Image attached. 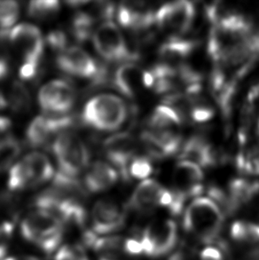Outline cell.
I'll list each match as a JSON object with an SVG mask.
<instances>
[{"label":"cell","instance_id":"1","mask_svg":"<svg viewBox=\"0 0 259 260\" xmlns=\"http://www.w3.org/2000/svg\"><path fill=\"white\" fill-rule=\"evenodd\" d=\"M224 221V211L209 197L195 198L183 215L186 232L207 245L218 240Z\"/></svg>","mask_w":259,"mask_h":260},{"label":"cell","instance_id":"2","mask_svg":"<svg viewBox=\"0 0 259 260\" xmlns=\"http://www.w3.org/2000/svg\"><path fill=\"white\" fill-rule=\"evenodd\" d=\"M64 224L48 211L36 209L21 219L20 233L22 238L46 255L55 254L61 246Z\"/></svg>","mask_w":259,"mask_h":260},{"label":"cell","instance_id":"3","mask_svg":"<svg viewBox=\"0 0 259 260\" xmlns=\"http://www.w3.org/2000/svg\"><path fill=\"white\" fill-rule=\"evenodd\" d=\"M125 118L126 106L116 95H98L86 103L83 111L84 123L97 130H116Z\"/></svg>","mask_w":259,"mask_h":260},{"label":"cell","instance_id":"4","mask_svg":"<svg viewBox=\"0 0 259 260\" xmlns=\"http://www.w3.org/2000/svg\"><path fill=\"white\" fill-rule=\"evenodd\" d=\"M52 148L60 166V172L63 174L76 178L88 166L87 148L76 134H60Z\"/></svg>","mask_w":259,"mask_h":260},{"label":"cell","instance_id":"5","mask_svg":"<svg viewBox=\"0 0 259 260\" xmlns=\"http://www.w3.org/2000/svg\"><path fill=\"white\" fill-rule=\"evenodd\" d=\"M178 226L172 219H157L146 226L140 236L143 255L160 257L170 253L178 242Z\"/></svg>","mask_w":259,"mask_h":260},{"label":"cell","instance_id":"6","mask_svg":"<svg viewBox=\"0 0 259 260\" xmlns=\"http://www.w3.org/2000/svg\"><path fill=\"white\" fill-rule=\"evenodd\" d=\"M93 45L99 54L110 61L133 60L135 54L128 48L119 28L112 21L102 23L92 35Z\"/></svg>","mask_w":259,"mask_h":260},{"label":"cell","instance_id":"7","mask_svg":"<svg viewBox=\"0 0 259 260\" xmlns=\"http://www.w3.org/2000/svg\"><path fill=\"white\" fill-rule=\"evenodd\" d=\"M195 14V7L188 1L172 2L159 8L155 13L154 22L161 31L177 37L189 29Z\"/></svg>","mask_w":259,"mask_h":260},{"label":"cell","instance_id":"8","mask_svg":"<svg viewBox=\"0 0 259 260\" xmlns=\"http://www.w3.org/2000/svg\"><path fill=\"white\" fill-rule=\"evenodd\" d=\"M91 232L98 236H114L126 221L125 210L109 198L95 203L91 212Z\"/></svg>","mask_w":259,"mask_h":260},{"label":"cell","instance_id":"9","mask_svg":"<svg viewBox=\"0 0 259 260\" xmlns=\"http://www.w3.org/2000/svg\"><path fill=\"white\" fill-rule=\"evenodd\" d=\"M8 36L12 46L23 58V62H40L44 41L39 28L34 25L21 23L14 27Z\"/></svg>","mask_w":259,"mask_h":260},{"label":"cell","instance_id":"10","mask_svg":"<svg viewBox=\"0 0 259 260\" xmlns=\"http://www.w3.org/2000/svg\"><path fill=\"white\" fill-rule=\"evenodd\" d=\"M75 101L74 88L62 80L50 82L39 91V104L46 113L57 115L67 113L73 107Z\"/></svg>","mask_w":259,"mask_h":260},{"label":"cell","instance_id":"11","mask_svg":"<svg viewBox=\"0 0 259 260\" xmlns=\"http://www.w3.org/2000/svg\"><path fill=\"white\" fill-rule=\"evenodd\" d=\"M203 173L199 166L183 160L176 166L173 172V189L176 196L186 202L190 197L202 193Z\"/></svg>","mask_w":259,"mask_h":260},{"label":"cell","instance_id":"12","mask_svg":"<svg viewBox=\"0 0 259 260\" xmlns=\"http://www.w3.org/2000/svg\"><path fill=\"white\" fill-rule=\"evenodd\" d=\"M57 65L61 71L71 76L93 78L95 81L102 71L94 60L78 47H70L61 52L57 58Z\"/></svg>","mask_w":259,"mask_h":260},{"label":"cell","instance_id":"13","mask_svg":"<svg viewBox=\"0 0 259 260\" xmlns=\"http://www.w3.org/2000/svg\"><path fill=\"white\" fill-rule=\"evenodd\" d=\"M72 123L73 119L70 116H39L27 129V141L32 147H40L46 144L58 133L71 126Z\"/></svg>","mask_w":259,"mask_h":260},{"label":"cell","instance_id":"14","mask_svg":"<svg viewBox=\"0 0 259 260\" xmlns=\"http://www.w3.org/2000/svg\"><path fill=\"white\" fill-rule=\"evenodd\" d=\"M104 150L109 161L119 169L124 179H128L127 171L136 150L133 136L126 133L113 135L106 140Z\"/></svg>","mask_w":259,"mask_h":260},{"label":"cell","instance_id":"15","mask_svg":"<svg viewBox=\"0 0 259 260\" xmlns=\"http://www.w3.org/2000/svg\"><path fill=\"white\" fill-rule=\"evenodd\" d=\"M165 190L157 181L146 179L134 190L130 199V208L138 214L151 213L161 207Z\"/></svg>","mask_w":259,"mask_h":260},{"label":"cell","instance_id":"16","mask_svg":"<svg viewBox=\"0 0 259 260\" xmlns=\"http://www.w3.org/2000/svg\"><path fill=\"white\" fill-rule=\"evenodd\" d=\"M233 242L250 259L259 258V224L247 220L234 222L230 229Z\"/></svg>","mask_w":259,"mask_h":260},{"label":"cell","instance_id":"17","mask_svg":"<svg viewBox=\"0 0 259 260\" xmlns=\"http://www.w3.org/2000/svg\"><path fill=\"white\" fill-rule=\"evenodd\" d=\"M84 243L94 251L97 260H121L124 252V239L116 236H98L86 233Z\"/></svg>","mask_w":259,"mask_h":260},{"label":"cell","instance_id":"18","mask_svg":"<svg viewBox=\"0 0 259 260\" xmlns=\"http://www.w3.org/2000/svg\"><path fill=\"white\" fill-rule=\"evenodd\" d=\"M155 14L144 6L143 3L124 2L118 8V21L127 28L143 29L154 21Z\"/></svg>","mask_w":259,"mask_h":260},{"label":"cell","instance_id":"19","mask_svg":"<svg viewBox=\"0 0 259 260\" xmlns=\"http://www.w3.org/2000/svg\"><path fill=\"white\" fill-rule=\"evenodd\" d=\"M21 162L28 187L46 182L54 175L53 166L49 159L39 152L28 154L21 160Z\"/></svg>","mask_w":259,"mask_h":260},{"label":"cell","instance_id":"20","mask_svg":"<svg viewBox=\"0 0 259 260\" xmlns=\"http://www.w3.org/2000/svg\"><path fill=\"white\" fill-rule=\"evenodd\" d=\"M144 74L145 71L136 64H123L115 73L114 85L124 96L133 98L145 86Z\"/></svg>","mask_w":259,"mask_h":260},{"label":"cell","instance_id":"21","mask_svg":"<svg viewBox=\"0 0 259 260\" xmlns=\"http://www.w3.org/2000/svg\"><path fill=\"white\" fill-rule=\"evenodd\" d=\"M118 174L116 170L104 162H95L88 170L84 179L85 187L91 193H101L116 184Z\"/></svg>","mask_w":259,"mask_h":260},{"label":"cell","instance_id":"22","mask_svg":"<svg viewBox=\"0 0 259 260\" xmlns=\"http://www.w3.org/2000/svg\"><path fill=\"white\" fill-rule=\"evenodd\" d=\"M259 193V183L246 179H235L229 186L228 196V212H234L239 208L248 204Z\"/></svg>","mask_w":259,"mask_h":260},{"label":"cell","instance_id":"23","mask_svg":"<svg viewBox=\"0 0 259 260\" xmlns=\"http://www.w3.org/2000/svg\"><path fill=\"white\" fill-rule=\"evenodd\" d=\"M182 157L183 160L199 166H210L215 162L210 145L201 138H193L186 142L183 148Z\"/></svg>","mask_w":259,"mask_h":260},{"label":"cell","instance_id":"24","mask_svg":"<svg viewBox=\"0 0 259 260\" xmlns=\"http://www.w3.org/2000/svg\"><path fill=\"white\" fill-rule=\"evenodd\" d=\"M20 7L15 1H0V34L8 35V29L19 18Z\"/></svg>","mask_w":259,"mask_h":260},{"label":"cell","instance_id":"25","mask_svg":"<svg viewBox=\"0 0 259 260\" xmlns=\"http://www.w3.org/2000/svg\"><path fill=\"white\" fill-rule=\"evenodd\" d=\"M94 23V21L88 15L85 11L79 12L75 15L72 30L74 37L77 41L83 42L91 37Z\"/></svg>","mask_w":259,"mask_h":260},{"label":"cell","instance_id":"26","mask_svg":"<svg viewBox=\"0 0 259 260\" xmlns=\"http://www.w3.org/2000/svg\"><path fill=\"white\" fill-rule=\"evenodd\" d=\"M59 10L60 3L58 1H32L28 7L29 16L40 20L53 17Z\"/></svg>","mask_w":259,"mask_h":260},{"label":"cell","instance_id":"27","mask_svg":"<svg viewBox=\"0 0 259 260\" xmlns=\"http://www.w3.org/2000/svg\"><path fill=\"white\" fill-rule=\"evenodd\" d=\"M8 102H10L12 108L16 112H22L29 107L30 97L24 85L15 82L11 89L10 96Z\"/></svg>","mask_w":259,"mask_h":260},{"label":"cell","instance_id":"28","mask_svg":"<svg viewBox=\"0 0 259 260\" xmlns=\"http://www.w3.org/2000/svg\"><path fill=\"white\" fill-rule=\"evenodd\" d=\"M21 152V147L17 141L10 138L0 145V169H7L12 165Z\"/></svg>","mask_w":259,"mask_h":260},{"label":"cell","instance_id":"29","mask_svg":"<svg viewBox=\"0 0 259 260\" xmlns=\"http://www.w3.org/2000/svg\"><path fill=\"white\" fill-rule=\"evenodd\" d=\"M153 172V166L146 157H134L130 162L127 176L128 179L133 177L134 179H143L147 178Z\"/></svg>","mask_w":259,"mask_h":260},{"label":"cell","instance_id":"30","mask_svg":"<svg viewBox=\"0 0 259 260\" xmlns=\"http://www.w3.org/2000/svg\"><path fill=\"white\" fill-rule=\"evenodd\" d=\"M54 260H89L84 250L79 245L65 244L54 254Z\"/></svg>","mask_w":259,"mask_h":260},{"label":"cell","instance_id":"31","mask_svg":"<svg viewBox=\"0 0 259 260\" xmlns=\"http://www.w3.org/2000/svg\"><path fill=\"white\" fill-rule=\"evenodd\" d=\"M14 229V223L11 220H0V260L7 257Z\"/></svg>","mask_w":259,"mask_h":260},{"label":"cell","instance_id":"32","mask_svg":"<svg viewBox=\"0 0 259 260\" xmlns=\"http://www.w3.org/2000/svg\"><path fill=\"white\" fill-rule=\"evenodd\" d=\"M201 260H225V250L216 243L208 244L200 252Z\"/></svg>","mask_w":259,"mask_h":260},{"label":"cell","instance_id":"33","mask_svg":"<svg viewBox=\"0 0 259 260\" xmlns=\"http://www.w3.org/2000/svg\"><path fill=\"white\" fill-rule=\"evenodd\" d=\"M47 42L53 50L60 51L61 53V52H63L64 50L67 49L68 39H67V36L64 34L63 32L56 30V31L50 33L48 37H47Z\"/></svg>","mask_w":259,"mask_h":260},{"label":"cell","instance_id":"34","mask_svg":"<svg viewBox=\"0 0 259 260\" xmlns=\"http://www.w3.org/2000/svg\"><path fill=\"white\" fill-rule=\"evenodd\" d=\"M39 63L31 62V61H24L20 69V77L22 79H31L35 77L39 71Z\"/></svg>","mask_w":259,"mask_h":260},{"label":"cell","instance_id":"35","mask_svg":"<svg viewBox=\"0 0 259 260\" xmlns=\"http://www.w3.org/2000/svg\"><path fill=\"white\" fill-rule=\"evenodd\" d=\"M12 127V123L10 120L0 116V145L3 144L7 140L11 138L10 130Z\"/></svg>","mask_w":259,"mask_h":260},{"label":"cell","instance_id":"36","mask_svg":"<svg viewBox=\"0 0 259 260\" xmlns=\"http://www.w3.org/2000/svg\"><path fill=\"white\" fill-rule=\"evenodd\" d=\"M9 72V66L7 60L4 58H0V81H2L4 78L7 77Z\"/></svg>","mask_w":259,"mask_h":260},{"label":"cell","instance_id":"37","mask_svg":"<svg viewBox=\"0 0 259 260\" xmlns=\"http://www.w3.org/2000/svg\"><path fill=\"white\" fill-rule=\"evenodd\" d=\"M7 104H8V100L6 99L3 92L0 91V110L7 108Z\"/></svg>","mask_w":259,"mask_h":260},{"label":"cell","instance_id":"38","mask_svg":"<svg viewBox=\"0 0 259 260\" xmlns=\"http://www.w3.org/2000/svg\"><path fill=\"white\" fill-rule=\"evenodd\" d=\"M14 260H40L38 257H33V256H22V257H14Z\"/></svg>","mask_w":259,"mask_h":260},{"label":"cell","instance_id":"39","mask_svg":"<svg viewBox=\"0 0 259 260\" xmlns=\"http://www.w3.org/2000/svg\"><path fill=\"white\" fill-rule=\"evenodd\" d=\"M1 260H14V257H7Z\"/></svg>","mask_w":259,"mask_h":260},{"label":"cell","instance_id":"40","mask_svg":"<svg viewBox=\"0 0 259 260\" xmlns=\"http://www.w3.org/2000/svg\"><path fill=\"white\" fill-rule=\"evenodd\" d=\"M250 260H259V258H256V259H250Z\"/></svg>","mask_w":259,"mask_h":260}]
</instances>
